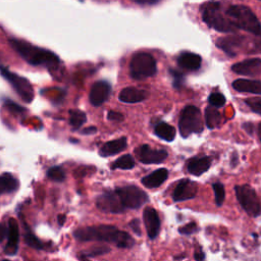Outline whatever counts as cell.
<instances>
[{
    "label": "cell",
    "mask_w": 261,
    "mask_h": 261,
    "mask_svg": "<svg viewBox=\"0 0 261 261\" xmlns=\"http://www.w3.org/2000/svg\"><path fill=\"white\" fill-rule=\"evenodd\" d=\"M74 237L81 242H105L116 245L119 248H132L135 240L130 234L119 230L115 225L99 224L78 229Z\"/></svg>",
    "instance_id": "cell-1"
},
{
    "label": "cell",
    "mask_w": 261,
    "mask_h": 261,
    "mask_svg": "<svg viewBox=\"0 0 261 261\" xmlns=\"http://www.w3.org/2000/svg\"><path fill=\"white\" fill-rule=\"evenodd\" d=\"M9 44L31 65H40L47 67L48 70H53L58 69L60 63V58L55 53L47 49L37 47L27 41L9 39Z\"/></svg>",
    "instance_id": "cell-2"
},
{
    "label": "cell",
    "mask_w": 261,
    "mask_h": 261,
    "mask_svg": "<svg viewBox=\"0 0 261 261\" xmlns=\"http://www.w3.org/2000/svg\"><path fill=\"white\" fill-rule=\"evenodd\" d=\"M237 30H244L261 38V24L253 11L245 5H232L225 10Z\"/></svg>",
    "instance_id": "cell-3"
},
{
    "label": "cell",
    "mask_w": 261,
    "mask_h": 261,
    "mask_svg": "<svg viewBox=\"0 0 261 261\" xmlns=\"http://www.w3.org/2000/svg\"><path fill=\"white\" fill-rule=\"evenodd\" d=\"M201 13L203 21L208 27L221 33H235L237 31L219 2L205 3L201 7Z\"/></svg>",
    "instance_id": "cell-4"
},
{
    "label": "cell",
    "mask_w": 261,
    "mask_h": 261,
    "mask_svg": "<svg viewBox=\"0 0 261 261\" xmlns=\"http://www.w3.org/2000/svg\"><path fill=\"white\" fill-rule=\"evenodd\" d=\"M204 124L201 111L194 105L186 106L181 112L179 120V130L181 136L187 139L192 134H200L203 132Z\"/></svg>",
    "instance_id": "cell-5"
},
{
    "label": "cell",
    "mask_w": 261,
    "mask_h": 261,
    "mask_svg": "<svg viewBox=\"0 0 261 261\" xmlns=\"http://www.w3.org/2000/svg\"><path fill=\"white\" fill-rule=\"evenodd\" d=\"M157 64L153 56L147 52H138L133 55L130 62V75L134 80L141 81L155 76Z\"/></svg>",
    "instance_id": "cell-6"
},
{
    "label": "cell",
    "mask_w": 261,
    "mask_h": 261,
    "mask_svg": "<svg viewBox=\"0 0 261 261\" xmlns=\"http://www.w3.org/2000/svg\"><path fill=\"white\" fill-rule=\"evenodd\" d=\"M238 201L242 208L251 218H258L261 215V200L255 190L249 185H238L235 187Z\"/></svg>",
    "instance_id": "cell-7"
},
{
    "label": "cell",
    "mask_w": 261,
    "mask_h": 261,
    "mask_svg": "<svg viewBox=\"0 0 261 261\" xmlns=\"http://www.w3.org/2000/svg\"><path fill=\"white\" fill-rule=\"evenodd\" d=\"M0 74L14 88L16 93L27 103H31L34 99V88L26 78L10 72L6 67L0 65Z\"/></svg>",
    "instance_id": "cell-8"
},
{
    "label": "cell",
    "mask_w": 261,
    "mask_h": 261,
    "mask_svg": "<svg viewBox=\"0 0 261 261\" xmlns=\"http://www.w3.org/2000/svg\"><path fill=\"white\" fill-rule=\"evenodd\" d=\"M123 207L128 209H138L143 204L148 202L149 198L147 193L137 186H123L116 189Z\"/></svg>",
    "instance_id": "cell-9"
},
{
    "label": "cell",
    "mask_w": 261,
    "mask_h": 261,
    "mask_svg": "<svg viewBox=\"0 0 261 261\" xmlns=\"http://www.w3.org/2000/svg\"><path fill=\"white\" fill-rule=\"evenodd\" d=\"M96 206L100 211L104 213L118 214L126 211V208L121 204L116 189L105 191L100 196H98L96 199Z\"/></svg>",
    "instance_id": "cell-10"
},
{
    "label": "cell",
    "mask_w": 261,
    "mask_h": 261,
    "mask_svg": "<svg viewBox=\"0 0 261 261\" xmlns=\"http://www.w3.org/2000/svg\"><path fill=\"white\" fill-rule=\"evenodd\" d=\"M138 161L144 164H160L163 162L168 153L164 149H153L149 145H141L134 150Z\"/></svg>",
    "instance_id": "cell-11"
},
{
    "label": "cell",
    "mask_w": 261,
    "mask_h": 261,
    "mask_svg": "<svg viewBox=\"0 0 261 261\" xmlns=\"http://www.w3.org/2000/svg\"><path fill=\"white\" fill-rule=\"evenodd\" d=\"M198 193V185L189 179L181 180L173 193V200L181 202L195 198Z\"/></svg>",
    "instance_id": "cell-12"
},
{
    "label": "cell",
    "mask_w": 261,
    "mask_h": 261,
    "mask_svg": "<svg viewBox=\"0 0 261 261\" xmlns=\"http://www.w3.org/2000/svg\"><path fill=\"white\" fill-rule=\"evenodd\" d=\"M111 94V86L106 81H98L91 87L89 100L93 106H100L104 103Z\"/></svg>",
    "instance_id": "cell-13"
},
{
    "label": "cell",
    "mask_w": 261,
    "mask_h": 261,
    "mask_svg": "<svg viewBox=\"0 0 261 261\" xmlns=\"http://www.w3.org/2000/svg\"><path fill=\"white\" fill-rule=\"evenodd\" d=\"M143 221L146 228L147 235L150 240H154L161 232V219L157 211L152 207L145 208L143 212Z\"/></svg>",
    "instance_id": "cell-14"
},
{
    "label": "cell",
    "mask_w": 261,
    "mask_h": 261,
    "mask_svg": "<svg viewBox=\"0 0 261 261\" xmlns=\"http://www.w3.org/2000/svg\"><path fill=\"white\" fill-rule=\"evenodd\" d=\"M232 71L241 76H259L261 75V59H250L237 62L232 66Z\"/></svg>",
    "instance_id": "cell-15"
},
{
    "label": "cell",
    "mask_w": 261,
    "mask_h": 261,
    "mask_svg": "<svg viewBox=\"0 0 261 261\" xmlns=\"http://www.w3.org/2000/svg\"><path fill=\"white\" fill-rule=\"evenodd\" d=\"M245 38L243 36H229L220 38L217 41V46L230 56L239 53L244 45Z\"/></svg>",
    "instance_id": "cell-16"
},
{
    "label": "cell",
    "mask_w": 261,
    "mask_h": 261,
    "mask_svg": "<svg viewBox=\"0 0 261 261\" xmlns=\"http://www.w3.org/2000/svg\"><path fill=\"white\" fill-rule=\"evenodd\" d=\"M8 241L4 248V253L9 256H14L18 253L20 242V229L15 219L8 221Z\"/></svg>",
    "instance_id": "cell-17"
},
{
    "label": "cell",
    "mask_w": 261,
    "mask_h": 261,
    "mask_svg": "<svg viewBox=\"0 0 261 261\" xmlns=\"http://www.w3.org/2000/svg\"><path fill=\"white\" fill-rule=\"evenodd\" d=\"M148 91L138 87H128L120 91L119 99L123 103H139L148 98Z\"/></svg>",
    "instance_id": "cell-18"
},
{
    "label": "cell",
    "mask_w": 261,
    "mask_h": 261,
    "mask_svg": "<svg viewBox=\"0 0 261 261\" xmlns=\"http://www.w3.org/2000/svg\"><path fill=\"white\" fill-rule=\"evenodd\" d=\"M178 64L187 71H198L201 67V56L193 52H183L178 56Z\"/></svg>",
    "instance_id": "cell-19"
},
{
    "label": "cell",
    "mask_w": 261,
    "mask_h": 261,
    "mask_svg": "<svg viewBox=\"0 0 261 261\" xmlns=\"http://www.w3.org/2000/svg\"><path fill=\"white\" fill-rule=\"evenodd\" d=\"M128 146V139L127 137H121L120 139L112 140L106 142L99 150V155L101 157H109L112 155L119 154L122 152Z\"/></svg>",
    "instance_id": "cell-20"
},
{
    "label": "cell",
    "mask_w": 261,
    "mask_h": 261,
    "mask_svg": "<svg viewBox=\"0 0 261 261\" xmlns=\"http://www.w3.org/2000/svg\"><path fill=\"white\" fill-rule=\"evenodd\" d=\"M211 166V160L207 156L203 157H193L188 161L187 168L188 172L195 177H199L206 173Z\"/></svg>",
    "instance_id": "cell-21"
},
{
    "label": "cell",
    "mask_w": 261,
    "mask_h": 261,
    "mask_svg": "<svg viewBox=\"0 0 261 261\" xmlns=\"http://www.w3.org/2000/svg\"><path fill=\"white\" fill-rule=\"evenodd\" d=\"M168 178V171L166 168L156 169L152 174L142 178L141 183L148 189H155L161 187Z\"/></svg>",
    "instance_id": "cell-22"
},
{
    "label": "cell",
    "mask_w": 261,
    "mask_h": 261,
    "mask_svg": "<svg viewBox=\"0 0 261 261\" xmlns=\"http://www.w3.org/2000/svg\"><path fill=\"white\" fill-rule=\"evenodd\" d=\"M233 88L238 92L261 95V81L258 80L239 79L233 83Z\"/></svg>",
    "instance_id": "cell-23"
},
{
    "label": "cell",
    "mask_w": 261,
    "mask_h": 261,
    "mask_svg": "<svg viewBox=\"0 0 261 261\" xmlns=\"http://www.w3.org/2000/svg\"><path fill=\"white\" fill-rule=\"evenodd\" d=\"M19 181L11 174L5 173L0 175V196L17 191Z\"/></svg>",
    "instance_id": "cell-24"
},
{
    "label": "cell",
    "mask_w": 261,
    "mask_h": 261,
    "mask_svg": "<svg viewBox=\"0 0 261 261\" xmlns=\"http://www.w3.org/2000/svg\"><path fill=\"white\" fill-rule=\"evenodd\" d=\"M154 134L161 140L172 142L176 138V129L167 122H158L154 128Z\"/></svg>",
    "instance_id": "cell-25"
},
{
    "label": "cell",
    "mask_w": 261,
    "mask_h": 261,
    "mask_svg": "<svg viewBox=\"0 0 261 261\" xmlns=\"http://www.w3.org/2000/svg\"><path fill=\"white\" fill-rule=\"evenodd\" d=\"M221 120V116L220 111L214 106H208L205 109V122L208 129L213 130L220 126Z\"/></svg>",
    "instance_id": "cell-26"
},
{
    "label": "cell",
    "mask_w": 261,
    "mask_h": 261,
    "mask_svg": "<svg viewBox=\"0 0 261 261\" xmlns=\"http://www.w3.org/2000/svg\"><path fill=\"white\" fill-rule=\"evenodd\" d=\"M136 166V162L135 160L133 158V156L131 154H126V155H122L116 161H113L110 168L112 171H115V169H122V171H129V169H132Z\"/></svg>",
    "instance_id": "cell-27"
},
{
    "label": "cell",
    "mask_w": 261,
    "mask_h": 261,
    "mask_svg": "<svg viewBox=\"0 0 261 261\" xmlns=\"http://www.w3.org/2000/svg\"><path fill=\"white\" fill-rule=\"evenodd\" d=\"M69 113H70V124L74 131L80 129L87 121L86 113L80 109H71Z\"/></svg>",
    "instance_id": "cell-28"
},
{
    "label": "cell",
    "mask_w": 261,
    "mask_h": 261,
    "mask_svg": "<svg viewBox=\"0 0 261 261\" xmlns=\"http://www.w3.org/2000/svg\"><path fill=\"white\" fill-rule=\"evenodd\" d=\"M22 225H24V238L26 244L34 249H38V250L43 249V243L33 234L31 229L29 228V225L24 221H22Z\"/></svg>",
    "instance_id": "cell-29"
},
{
    "label": "cell",
    "mask_w": 261,
    "mask_h": 261,
    "mask_svg": "<svg viewBox=\"0 0 261 261\" xmlns=\"http://www.w3.org/2000/svg\"><path fill=\"white\" fill-rule=\"evenodd\" d=\"M110 252V248L105 247V246H100V247H95V248H91L87 251L81 252V255L79 256L81 259H88V258H92L96 257L99 255H104Z\"/></svg>",
    "instance_id": "cell-30"
},
{
    "label": "cell",
    "mask_w": 261,
    "mask_h": 261,
    "mask_svg": "<svg viewBox=\"0 0 261 261\" xmlns=\"http://www.w3.org/2000/svg\"><path fill=\"white\" fill-rule=\"evenodd\" d=\"M47 177L53 181L61 183L65 180L64 169L61 166H52L47 171Z\"/></svg>",
    "instance_id": "cell-31"
},
{
    "label": "cell",
    "mask_w": 261,
    "mask_h": 261,
    "mask_svg": "<svg viewBox=\"0 0 261 261\" xmlns=\"http://www.w3.org/2000/svg\"><path fill=\"white\" fill-rule=\"evenodd\" d=\"M212 188H213V191H214V196H215V204L219 207H221L223 202H224V199H225V189H224V186L220 183V181H218V183H214L212 185Z\"/></svg>",
    "instance_id": "cell-32"
},
{
    "label": "cell",
    "mask_w": 261,
    "mask_h": 261,
    "mask_svg": "<svg viewBox=\"0 0 261 261\" xmlns=\"http://www.w3.org/2000/svg\"><path fill=\"white\" fill-rule=\"evenodd\" d=\"M208 101H209V104L214 106V107H221V106H223L225 104L226 99L221 93L213 92V93H211L209 95Z\"/></svg>",
    "instance_id": "cell-33"
},
{
    "label": "cell",
    "mask_w": 261,
    "mask_h": 261,
    "mask_svg": "<svg viewBox=\"0 0 261 261\" xmlns=\"http://www.w3.org/2000/svg\"><path fill=\"white\" fill-rule=\"evenodd\" d=\"M168 72H169V75H171L172 78H173L174 88L178 89V90L181 89V86H183V84H184V81H185L184 75L181 74V72H179L177 70H174V69H169Z\"/></svg>",
    "instance_id": "cell-34"
},
{
    "label": "cell",
    "mask_w": 261,
    "mask_h": 261,
    "mask_svg": "<svg viewBox=\"0 0 261 261\" xmlns=\"http://www.w3.org/2000/svg\"><path fill=\"white\" fill-rule=\"evenodd\" d=\"M245 103L253 112L261 116V97H251L245 100Z\"/></svg>",
    "instance_id": "cell-35"
},
{
    "label": "cell",
    "mask_w": 261,
    "mask_h": 261,
    "mask_svg": "<svg viewBox=\"0 0 261 261\" xmlns=\"http://www.w3.org/2000/svg\"><path fill=\"white\" fill-rule=\"evenodd\" d=\"M196 232H198V225L194 221L189 222V223L185 224L184 226H181V228L179 229V233L181 235H185V236L195 234Z\"/></svg>",
    "instance_id": "cell-36"
},
{
    "label": "cell",
    "mask_w": 261,
    "mask_h": 261,
    "mask_svg": "<svg viewBox=\"0 0 261 261\" xmlns=\"http://www.w3.org/2000/svg\"><path fill=\"white\" fill-rule=\"evenodd\" d=\"M4 106H5L10 112L17 113V115H19V113H21V112L26 111V109H25L24 107L20 106V105H19V104H17L16 102L11 101V100H5V102H4Z\"/></svg>",
    "instance_id": "cell-37"
},
{
    "label": "cell",
    "mask_w": 261,
    "mask_h": 261,
    "mask_svg": "<svg viewBox=\"0 0 261 261\" xmlns=\"http://www.w3.org/2000/svg\"><path fill=\"white\" fill-rule=\"evenodd\" d=\"M107 119H108V120H111V121L120 122V121H122L124 120V117L121 115L120 112L110 110L107 113Z\"/></svg>",
    "instance_id": "cell-38"
},
{
    "label": "cell",
    "mask_w": 261,
    "mask_h": 261,
    "mask_svg": "<svg viewBox=\"0 0 261 261\" xmlns=\"http://www.w3.org/2000/svg\"><path fill=\"white\" fill-rule=\"evenodd\" d=\"M129 225L131 226V229L135 233V235H137V236H141L142 235V232H141V229H140V221H139V220H137V219L132 220V221L129 223Z\"/></svg>",
    "instance_id": "cell-39"
},
{
    "label": "cell",
    "mask_w": 261,
    "mask_h": 261,
    "mask_svg": "<svg viewBox=\"0 0 261 261\" xmlns=\"http://www.w3.org/2000/svg\"><path fill=\"white\" fill-rule=\"evenodd\" d=\"M8 235V226L4 223H0V243L3 242Z\"/></svg>",
    "instance_id": "cell-40"
},
{
    "label": "cell",
    "mask_w": 261,
    "mask_h": 261,
    "mask_svg": "<svg viewBox=\"0 0 261 261\" xmlns=\"http://www.w3.org/2000/svg\"><path fill=\"white\" fill-rule=\"evenodd\" d=\"M133 1L142 5H153L160 2L161 0H133Z\"/></svg>",
    "instance_id": "cell-41"
},
{
    "label": "cell",
    "mask_w": 261,
    "mask_h": 261,
    "mask_svg": "<svg viewBox=\"0 0 261 261\" xmlns=\"http://www.w3.org/2000/svg\"><path fill=\"white\" fill-rule=\"evenodd\" d=\"M97 132V129L95 127H89V128H86L82 131V134L84 135H93Z\"/></svg>",
    "instance_id": "cell-42"
},
{
    "label": "cell",
    "mask_w": 261,
    "mask_h": 261,
    "mask_svg": "<svg viewBox=\"0 0 261 261\" xmlns=\"http://www.w3.org/2000/svg\"><path fill=\"white\" fill-rule=\"evenodd\" d=\"M243 128L246 130L247 133L252 134V133H253V128H254V126H253V123H252V122H246V123L243 124Z\"/></svg>",
    "instance_id": "cell-43"
},
{
    "label": "cell",
    "mask_w": 261,
    "mask_h": 261,
    "mask_svg": "<svg viewBox=\"0 0 261 261\" xmlns=\"http://www.w3.org/2000/svg\"><path fill=\"white\" fill-rule=\"evenodd\" d=\"M194 258L196 260H203V259H205V254L203 253L202 250H199V251H196L195 255H194Z\"/></svg>",
    "instance_id": "cell-44"
},
{
    "label": "cell",
    "mask_w": 261,
    "mask_h": 261,
    "mask_svg": "<svg viewBox=\"0 0 261 261\" xmlns=\"http://www.w3.org/2000/svg\"><path fill=\"white\" fill-rule=\"evenodd\" d=\"M257 135H258V138L261 142V122L258 124V127H257Z\"/></svg>",
    "instance_id": "cell-45"
},
{
    "label": "cell",
    "mask_w": 261,
    "mask_h": 261,
    "mask_svg": "<svg viewBox=\"0 0 261 261\" xmlns=\"http://www.w3.org/2000/svg\"><path fill=\"white\" fill-rule=\"evenodd\" d=\"M59 219H60V225H62V224H63V222H64L65 217H64V215H60Z\"/></svg>",
    "instance_id": "cell-46"
},
{
    "label": "cell",
    "mask_w": 261,
    "mask_h": 261,
    "mask_svg": "<svg viewBox=\"0 0 261 261\" xmlns=\"http://www.w3.org/2000/svg\"><path fill=\"white\" fill-rule=\"evenodd\" d=\"M260 1H261V0H260Z\"/></svg>",
    "instance_id": "cell-47"
}]
</instances>
